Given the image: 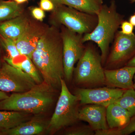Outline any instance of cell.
I'll return each mask as SVG.
<instances>
[{"label":"cell","instance_id":"cell-1","mask_svg":"<svg viewBox=\"0 0 135 135\" xmlns=\"http://www.w3.org/2000/svg\"><path fill=\"white\" fill-rule=\"evenodd\" d=\"M31 59L43 81L53 88L61 87L64 78L63 43L59 27L49 26L40 40Z\"/></svg>","mask_w":135,"mask_h":135},{"label":"cell","instance_id":"cell-2","mask_svg":"<svg viewBox=\"0 0 135 135\" xmlns=\"http://www.w3.org/2000/svg\"><path fill=\"white\" fill-rule=\"evenodd\" d=\"M54 89L43 81L26 92L13 93L0 101V110L33 114L46 112L54 101Z\"/></svg>","mask_w":135,"mask_h":135},{"label":"cell","instance_id":"cell-3","mask_svg":"<svg viewBox=\"0 0 135 135\" xmlns=\"http://www.w3.org/2000/svg\"><path fill=\"white\" fill-rule=\"evenodd\" d=\"M97 15L96 26L91 33L83 35V41L93 42L96 44L101 51L102 62L104 65L115 35L124 21V16L119 13L115 0L110 5L103 4Z\"/></svg>","mask_w":135,"mask_h":135},{"label":"cell","instance_id":"cell-4","mask_svg":"<svg viewBox=\"0 0 135 135\" xmlns=\"http://www.w3.org/2000/svg\"><path fill=\"white\" fill-rule=\"evenodd\" d=\"M73 77L78 88H92L105 86L101 54L93 44L89 42L85 45L83 54L74 68Z\"/></svg>","mask_w":135,"mask_h":135},{"label":"cell","instance_id":"cell-5","mask_svg":"<svg viewBox=\"0 0 135 135\" xmlns=\"http://www.w3.org/2000/svg\"><path fill=\"white\" fill-rule=\"evenodd\" d=\"M80 101L68 88L65 80H61V92L55 112L48 126V131L55 133L64 128L75 125L78 121Z\"/></svg>","mask_w":135,"mask_h":135},{"label":"cell","instance_id":"cell-6","mask_svg":"<svg viewBox=\"0 0 135 135\" xmlns=\"http://www.w3.org/2000/svg\"><path fill=\"white\" fill-rule=\"evenodd\" d=\"M51 20L53 25L64 26L72 31L84 35L94 30L98 18L97 15L81 12L63 4L52 11Z\"/></svg>","mask_w":135,"mask_h":135},{"label":"cell","instance_id":"cell-7","mask_svg":"<svg viewBox=\"0 0 135 135\" xmlns=\"http://www.w3.org/2000/svg\"><path fill=\"white\" fill-rule=\"evenodd\" d=\"M63 43L64 78L68 81L72 79L75 65L82 56L85 45L82 35L76 33L61 25L59 27Z\"/></svg>","mask_w":135,"mask_h":135},{"label":"cell","instance_id":"cell-8","mask_svg":"<svg viewBox=\"0 0 135 135\" xmlns=\"http://www.w3.org/2000/svg\"><path fill=\"white\" fill-rule=\"evenodd\" d=\"M135 56V34H124L118 31L115 35L104 68L113 70L125 66Z\"/></svg>","mask_w":135,"mask_h":135},{"label":"cell","instance_id":"cell-9","mask_svg":"<svg viewBox=\"0 0 135 135\" xmlns=\"http://www.w3.org/2000/svg\"><path fill=\"white\" fill-rule=\"evenodd\" d=\"M36 84L30 75L7 62L0 67V90L4 92H26Z\"/></svg>","mask_w":135,"mask_h":135},{"label":"cell","instance_id":"cell-10","mask_svg":"<svg viewBox=\"0 0 135 135\" xmlns=\"http://www.w3.org/2000/svg\"><path fill=\"white\" fill-rule=\"evenodd\" d=\"M126 90L107 86L92 88H78L74 95L80 101V105L94 104L107 107L122 96Z\"/></svg>","mask_w":135,"mask_h":135},{"label":"cell","instance_id":"cell-11","mask_svg":"<svg viewBox=\"0 0 135 135\" xmlns=\"http://www.w3.org/2000/svg\"><path fill=\"white\" fill-rule=\"evenodd\" d=\"M49 26L31 17L23 33L16 41L20 53L31 59L38 42Z\"/></svg>","mask_w":135,"mask_h":135},{"label":"cell","instance_id":"cell-12","mask_svg":"<svg viewBox=\"0 0 135 135\" xmlns=\"http://www.w3.org/2000/svg\"><path fill=\"white\" fill-rule=\"evenodd\" d=\"M105 86L123 89H134L135 66H125L113 69H104Z\"/></svg>","mask_w":135,"mask_h":135},{"label":"cell","instance_id":"cell-13","mask_svg":"<svg viewBox=\"0 0 135 135\" xmlns=\"http://www.w3.org/2000/svg\"><path fill=\"white\" fill-rule=\"evenodd\" d=\"M107 107L94 104L83 105L79 110V120L84 121L95 131L109 128L106 119Z\"/></svg>","mask_w":135,"mask_h":135},{"label":"cell","instance_id":"cell-14","mask_svg":"<svg viewBox=\"0 0 135 135\" xmlns=\"http://www.w3.org/2000/svg\"><path fill=\"white\" fill-rule=\"evenodd\" d=\"M31 18L24 12L19 16L0 23V36L16 41L26 29Z\"/></svg>","mask_w":135,"mask_h":135},{"label":"cell","instance_id":"cell-15","mask_svg":"<svg viewBox=\"0 0 135 135\" xmlns=\"http://www.w3.org/2000/svg\"><path fill=\"white\" fill-rule=\"evenodd\" d=\"M131 118L129 113L116 103L107 107L106 119L109 128H123L129 123Z\"/></svg>","mask_w":135,"mask_h":135},{"label":"cell","instance_id":"cell-16","mask_svg":"<svg viewBox=\"0 0 135 135\" xmlns=\"http://www.w3.org/2000/svg\"><path fill=\"white\" fill-rule=\"evenodd\" d=\"M5 62L16 68L19 69L27 74L32 78L36 84L43 82L39 71L33 64L31 59L28 56L20 54L14 58L10 59L5 57Z\"/></svg>","mask_w":135,"mask_h":135},{"label":"cell","instance_id":"cell-17","mask_svg":"<svg viewBox=\"0 0 135 135\" xmlns=\"http://www.w3.org/2000/svg\"><path fill=\"white\" fill-rule=\"evenodd\" d=\"M46 128L45 124L36 119L29 120L15 127L0 130V135H34L39 134Z\"/></svg>","mask_w":135,"mask_h":135},{"label":"cell","instance_id":"cell-18","mask_svg":"<svg viewBox=\"0 0 135 135\" xmlns=\"http://www.w3.org/2000/svg\"><path fill=\"white\" fill-rule=\"evenodd\" d=\"M31 114L22 112L0 111V130L15 127L29 120Z\"/></svg>","mask_w":135,"mask_h":135},{"label":"cell","instance_id":"cell-19","mask_svg":"<svg viewBox=\"0 0 135 135\" xmlns=\"http://www.w3.org/2000/svg\"><path fill=\"white\" fill-rule=\"evenodd\" d=\"M62 2L81 12L97 15L103 5V0H62Z\"/></svg>","mask_w":135,"mask_h":135},{"label":"cell","instance_id":"cell-20","mask_svg":"<svg viewBox=\"0 0 135 135\" xmlns=\"http://www.w3.org/2000/svg\"><path fill=\"white\" fill-rule=\"evenodd\" d=\"M24 12L21 4L13 1L0 0V23L19 16Z\"/></svg>","mask_w":135,"mask_h":135},{"label":"cell","instance_id":"cell-21","mask_svg":"<svg viewBox=\"0 0 135 135\" xmlns=\"http://www.w3.org/2000/svg\"><path fill=\"white\" fill-rule=\"evenodd\" d=\"M114 103L123 107L130 114L131 118L135 116V90L127 89L122 96Z\"/></svg>","mask_w":135,"mask_h":135},{"label":"cell","instance_id":"cell-22","mask_svg":"<svg viewBox=\"0 0 135 135\" xmlns=\"http://www.w3.org/2000/svg\"><path fill=\"white\" fill-rule=\"evenodd\" d=\"M0 43L2 48L4 49L7 54L8 56L6 57L14 58L20 55L17 48L16 41L14 40L0 36Z\"/></svg>","mask_w":135,"mask_h":135},{"label":"cell","instance_id":"cell-23","mask_svg":"<svg viewBox=\"0 0 135 135\" xmlns=\"http://www.w3.org/2000/svg\"><path fill=\"white\" fill-rule=\"evenodd\" d=\"M64 134L66 135H94L95 131L89 125H81L69 128Z\"/></svg>","mask_w":135,"mask_h":135},{"label":"cell","instance_id":"cell-24","mask_svg":"<svg viewBox=\"0 0 135 135\" xmlns=\"http://www.w3.org/2000/svg\"><path fill=\"white\" fill-rule=\"evenodd\" d=\"M30 12L32 17L40 22H43L44 19L46 17V14L44 11L40 7H33L31 8Z\"/></svg>","mask_w":135,"mask_h":135},{"label":"cell","instance_id":"cell-25","mask_svg":"<svg viewBox=\"0 0 135 135\" xmlns=\"http://www.w3.org/2000/svg\"><path fill=\"white\" fill-rule=\"evenodd\" d=\"M135 132V116L131 118L130 122L123 128L121 129V135H128Z\"/></svg>","mask_w":135,"mask_h":135},{"label":"cell","instance_id":"cell-26","mask_svg":"<svg viewBox=\"0 0 135 135\" xmlns=\"http://www.w3.org/2000/svg\"><path fill=\"white\" fill-rule=\"evenodd\" d=\"M95 135H121L120 129L118 128H109L95 131Z\"/></svg>","mask_w":135,"mask_h":135},{"label":"cell","instance_id":"cell-27","mask_svg":"<svg viewBox=\"0 0 135 135\" xmlns=\"http://www.w3.org/2000/svg\"><path fill=\"white\" fill-rule=\"evenodd\" d=\"M121 32L123 34L127 35H130L134 34V26L129 22L124 20L120 26Z\"/></svg>","mask_w":135,"mask_h":135},{"label":"cell","instance_id":"cell-28","mask_svg":"<svg viewBox=\"0 0 135 135\" xmlns=\"http://www.w3.org/2000/svg\"><path fill=\"white\" fill-rule=\"evenodd\" d=\"M40 7L44 11H53L55 7L54 3L50 0H40Z\"/></svg>","mask_w":135,"mask_h":135},{"label":"cell","instance_id":"cell-29","mask_svg":"<svg viewBox=\"0 0 135 135\" xmlns=\"http://www.w3.org/2000/svg\"><path fill=\"white\" fill-rule=\"evenodd\" d=\"M9 96L7 95L5 92L0 90V101L4 100L8 97Z\"/></svg>","mask_w":135,"mask_h":135},{"label":"cell","instance_id":"cell-30","mask_svg":"<svg viewBox=\"0 0 135 135\" xmlns=\"http://www.w3.org/2000/svg\"><path fill=\"white\" fill-rule=\"evenodd\" d=\"M50 1H51L54 3L55 8L60 6V5H63L62 0H50Z\"/></svg>","mask_w":135,"mask_h":135},{"label":"cell","instance_id":"cell-31","mask_svg":"<svg viewBox=\"0 0 135 135\" xmlns=\"http://www.w3.org/2000/svg\"><path fill=\"white\" fill-rule=\"evenodd\" d=\"M129 22H130L133 26L135 27V12L129 17Z\"/></svg>","mask_w":135,"mask_h":135},{"label":"cell","instance_id":"cell-32","mask_svg":"<svg viewBox=\"0 0 135 135\" xmlns=\"http://www.w3.org/2000/svg\"><path fill=\"white\" fill-rule=\"evenodd\" d=\"M126 66H135V56L127 63Z\"/></svg>","mask_w":135,"mask_h":135},{"label":"cell","instance_id":"cell-33","mask_svg":"<svg viewBox=\"0 0 135 135\" xmlns=\"http://www.w3.org/2000/svg\"><path fill=\"white\" fill-rule=\"evenodd\" d=\"M12 1H14L18 4H22L29 0H12Z\"/></svg>","mask_w":135,"mask_h":135},{"label":"cell","instance_id":"cell-34","mask_svg":"<svg viewBox=\"0 0 135 135\" xmlns=\"http://www.w3.org/2000/svg\"><path fill=\"white\" fill-rule=\"evenodd\" d=\"M2 47L1 45V43H0V60H1V58L2 55Z\"/></svg>","mask_w":135,"mask_h":135},{"label":"cell","instance_id":"cell-35","mask_svg":"<svg viewBox=\"0 0 135 135\" xmlns=\"http://www.w3.org/2000/svg\"><path fill=\"white\" fill-rule=\"evenodd\" d=\"M134 89L135 90V74L134 77Z\"/></svg>","mask_w":135,"mask_h":135},{"label":"cell","instance_id":"cell-36","mask_svg":"<svg viewBox=\"0 0 135 135\" xmlns=\"http://www.w3.org/2000/svg\"><path fill=\"white\" fill-rule=\"evenodd\" d=\"M132 3L135 2V0H129Z\"/></svg>","mask_w":135,"mask_h":135}]
</instances>
